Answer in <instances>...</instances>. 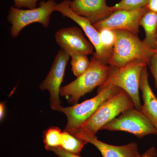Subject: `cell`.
Returning a JSON list of instances; mask_svg holds the SVG:
<instances>
[{
  "label": "cell",
  "instance_id": "6da1fadb",
  "mask_svg": "<svg viewBox=\"0 0 157 157\" xmlns=\"http://www.w3.org/2000/svg\"><path fill=\"white\" fill-rule=\"evenodd\" d=\"M115 42L108 64L121 67L134 60H139L147 65L154 50L141 41L137 35L124 30H113Z\"/></svg>",
  "mask_w": 157,
  "mask_h": 157
},
{
  "label": "cell",
  "instance_id": "7a4b0ae2",
  "mask_svg": "<svg viewBox=\"0 0 157 157\" xmlns=\"http://www.w3.org/2000/svg\"><path fill=\"white\" fill-rule=\"evenodd\" d=\"M87 70L74 81L61 88L60 94L70 104H77L82 96L104 84L109 77L111 67L93 56Z\"/></svg>",
  "mask_w": 157,
  "mask_h": 157
},
{
  "label": "cell",
  "instance_id": "3957f363",
  "mask_svg": "<svg viewBox=\"0 0 157 157\" xmlns=\"http://www.w3.org/2000/svg\"><path fill=\"white\" fill-rule=\"evenodd\" d=\"M146 63L134 60L121 67H111L110 74L105 82L99 86L98 93L111 86H117L128 93L135 104V108L141 110L139 96L141 71Z\"/></svg>",
  "mask_w": 157,
  "mask_h": 157
},
{
  "label": "cell",
  "instance_id": "277c9868",
  "mask_svg": "<svg viewBox=\"0 0 157 157\" xmlns=\"http://www.w3.org/2000/svg\"><path fill=\"white\" fill-rule=\"evenodd\" d=\"M122 90L117 86H111L102 90L95 97L80 104L68 107L61 106L58 111L64 113L67 118L65 131L72 134L81 128L105 101Z\"/></svg>",
  "mask_w": 157,
  "mask_h": 157
},
{
  "label": "cell",
  "instance_id": "5b68a950",
  "mask_svg": "<svg viewBox=\"0 0 157 157\" xmlns=\"http://www.w3.org/2000/svg\"><path fill=\"white\" fill-rule=\"evenodd\" d=\"M57 4L55 0H48L41 1L39 7L34 9L24 10L11 7L7 20L11 25V36L16 38L25 28L34 23L41 24L44 28H48L51 16Z\"/></svg>",
  "mask_w": 157,
  "mask_h": 157
},
{
  "label": "cell",
  "instance_id": "8992f818",
  "mask_svg": "<svg viewBox=\"0 0 157 157\" xmlns=\"http://www.w3.org/2000/svg\"><path fill=\"white\" fill-rule=\"evenodd\" d=\"M133 107H135V104L132 98L122 90L105 101L81 128L96 135L110 121L125 110Z\"/></svg>",
  "mask_w": 157,
  "mask_h": 157
},
{
  "label": "cell",
  "instance_id": "52a82bcc",
  "mask_svg": "<svg viewBox=\"0 0 157 157\" xmlns=\"http://www.w3.org/2000/svg\"><path fill=\"white\" fill-rule=\"evenodd\" d=\"M109 131H122L141 138L147 135H157V128L151 121L135 107L126 109L103 128Z\"/></svg>",
  "mask_w": 157,
  "mask_h": 157
},
{
  "label": "cell",
  "instance_id": "ba28073f",
  "mask_svg": "<svg viewBox=\"0 0 157 157\" xmlns=\"http://www.w3.org/2000/svg\"><path fill=\"white\" fill-rule=\"evenodd\" d=\"M70 0H64L58 4L55 11L60 13L63 17L72 20L81 27L95 49V52L93 53V56L104 64L108 65V62L112 52L107 50L103 45L100 33L93 25L86 18L77 15L70 9Z\"/></svg>",
  "mask_w": 157,
  "mask_h": 157
},
{
  "label": "cell",
  "instance_id": "9c48e42d",
  "mask_svg": "<svg viewBox=\"0 0 157 157\" xmlns=\"http://www.w3.org/2000/svg\"><path fill=\"white\" fill-rule=\"evenodd\" d=\"M70 57V56L63 50H59L49 73L39 86V88L42 90L48 91L50 94L51 107L56 111H58L62 106L59 98L61 85Z\"/></svg>",
  "mask_w": 157,
  "mask_h": 157
},
{
  "label": "cell",
  "instance_id": "30bf717a",
  "mask_svg": "<svg viewBox=\"0 0 157 157\" xmlns=\"http://www.w3.org/2000/svg\"><path fill=\"white\" fill-rule=\"evenodd\" d=\"M148 10L146 6L135 11L117 10L106 19L93 25L98 31L103 29L124 30L137 36L140 19Z\"/></svg>",
  "mask_w": 157,
  "mask_h": 157
},
{
  "label": "cell",
  "instance_id": "8fae6325",
  "mask_svg": "<svg viewBox=\"0 0 157 157\" xmlns=\"http://www.w3.org/2000/svg\"><path fill=\"white\" fill-rule=\"evenodd\" d=\"M57 44L70 56L73 53L88 56L94 53V45L86 39L80 29L76 27L63 28L55 35Z\"/></svg>",
  "mask_w": 157,
  "mask_h": 157
},
{
  "label": "cell",
  "instance_id": "7c38bea8",
  "mask_svg": "<svg viewBox=\"0 0 157 157\" xmlns=\"http://www.w3.org/2000/svg\"><path fill=\"white\" fill-rule=\"evenodd\" d=\"M72 135L93 144L101 152L103 157H140L141 155L135 142L122 146L111 145L99 140L96 135L82 128L76 130Z\"/></svg>",
  "mask_w": 157,
  "mask_h": 157
},
{
  "label": "cell",
  "instance_id": "4fadbf2b",
  "mask_svg": "<svg viewBox=\"0 0 157 157\" xmlns=\"http://www.w3.org/2000/svg\"><path fill=\"white\" fill-rule=\"evenodd\" d=\"M70 7L73 12L86 18L93 25L113 12L106 0H73L70 2Z\"/></svg>",
  "mask_w": 157,
  "mask_h": 157
},
{
  "label": "cell",
  "instance_id": "5bb4252c",
  "mask_svg": "<svg viewBox=\"0 0 157 157\" xmlns=\"http://www.w3.org/2000/svg\"><path fill=\"white\" fill-rule=\"evenodd\" d=\"M147 66L141 71L139 88L142 92L143 104L140 111L148 118L157 128V98L150 86Z\"/></svg>",
  "mask_w": 157,
  "mask_h": 157
},
{
  "label": "cell",
  "instance_id": "9a60e30c",
  "mask_svg": "<svg viewBox=\"0 0 157 157\" xmlns=\"http://www.w3.org/2000/svg\"><path fill=\"white\" fill-rule=\"evenodd\" d=\"M140 25L145 33L144 42L151 49L155 50L157 48V14L148 10L141 17Z\"/></svg>",
  "mask_w": 157,
  "mask_h": 157
},
{
  "label": "cell",
  "instance_id": "2e32d148",
  "mask_svg": "<svg viewBox=\"0 0 157 157\" xmlns=\"http://www.w3.org/2000/svg\"><path fill=\"white\" fill-rule=\"evenodd\" d=\"M87 143L85 140H82L71 133L64 131L62 134L60 147L69 152L79 155L82 150Z\"/></svg>",
  "mask_w": 157,
  "mask_h": 157
},
{
  "label": "cell",
  "instance_id": "e0dca14e",
  "mask_svg": "<svg viewBox=\"0 0 157 157\" xmlns=\"http://www.w3.org/2000/svg\"><path fill=\"white\" fill-rule=\"evenodd\" d=\"M72 59V70L74 76L79 77L89 67L90 61L87 56L80 53H73L70 56Z\"/></svg>",
  "mask_w": 157,
  "mask_h": 157
},
{
  "label": "cell",
  "instance_id": "ac0fdd59",
  "mask_svg": "<svg viewBox=\"0 0 157 157\" xmlns=\"http://www.w3.org/2000/svg\"><path fill=\"white\" fill-rule=\"evenodd\" d=\"M63 132L58 127H52L45 131L43 142L46 150L51 147H60Z\"/></svg>",
  "mask_w": 157,
  "mask_h": 157
},
{
  "label": "cell",
  "instance_id": "d6986e66",
  "mask_svg": "<svg viewBox=\"0 0 157 157\" xmlns=\"http://www.w3.org/2000/svg\"><path fill=\"white\" fill-rule=\"evenodd\" d=\"M148 2V0H121L115 6L110 7L113 11L120 10L135 11L145 7Z\"/></svg>",
  "mask_w": 157,
  "mask_h": 157
},
{
  "label": "cell",
  "instance_id": "ffe728a7",
  "mask_svg": "<svg viewBox=\"0 0 157 157\" xmlns=\"http://www.w3.org/2000/svg\"><path fill=\"white\" fill-rule=\"evenodd\" d=\"M99 31L101 42L104 47L113 52L115 42V36L113 30L103 29Z\"/></svg>",
  "mask_w": 157,
  "mask_h": 157
},
{
  "label": "cell",
  "instance_id": "44dd1931",
  "mask_svg": "<svg viewBox=\"0 0 157 157\" xmlns=\"http://www.w3.org/2000/svg\"><path fill=\"white\" fill-rule=\"evenodd\" d=\"M14 1V7L18 9L26 8L32 9L37 8V4L39 0H13Z\"/></svg>",
  "mask_w": 157,
  "mask_h": 157
},
{
  "label": "cell",
  "instance_id": "7402d4cb",
  "mask_svg": "<svg viewBox=\"0 0 157 157\" xmlns=\"http://www.w3.org/2000/svg\"><path fill=\"white\" fill-rule=\"evenodd\" d=\"M147 65L149 67L151 72L154 78L155 86L157 89V48L154 50V52Z\"/></svg>",
  "mask_w": 157,
  "mask_h": 157
},
{
  "label": "cell",
  "instance_id": "603a6c76",
  "mask_svg": "<svg viewBox=\"0 0 157 157\" xmlns=\"http://www.w3.org/2000/svg\"><path fill=\"white\" fill-rule=\"evenodd\" d=\"M47 150L53 152L58 157H81L79 155L74 154L66 151L61 147H51Z\"/></svg>",
  "mask_w": 157,
  "mask_h": 157
},
{
  "label": "cell",
  "instance_id": "cb8c5ba5",
  "mask_svg": "<svg viewBox=\"0 0 157 157\" xmlns=\"http://www.w3.org/2000/svg\"><path fill=\"white\" fill-rule=\"evenodd\" d=\"M140 157H157L156 149L154 147H151L141 155Z\"/></svg>",
  "mask_w": 157,
  "mask_h": 157
},
{
  "label": "cell",
  "instance_id": "d4e9b609",
  "mask_svg": "<svg viewBox=\"0 0 157 157\" xmlns=\"http://www.w3.org/2000/svg\"><path fill=\"white\" fill-rule=\"evenodd\" d=\"M146 6L149 11L157 14V0H149Z\"/></svg>",
  "mask_w": 157,
  "mask_h": 157
},
{
  "label": "cell",
  "instance_id": "484cf974",
  "mask_svg": "<svg viewBox=\"0 0 157 157\" xmlns=\"http://www.w3.org/2000/svg\"><path fill=\"white\" fill-rule=\"evenodd\" d=\"M5 113V104L4 103L0 104V119L2 120Z\"/></svg>",
  "mask_w": 157,
  "mask_h": 157
},
{
  "label": "cell",
  "instance_id": "4316f807",
  "mask_svg": "<svg viewBox=\"0 0 157 157\" xmlns=\"http://www.w3.org/2000/svg\"><path fill=\"white\" fill-rule=\"evenodd\" d=\"M148 1H149V0H148Z\"/></svg>",
  "mask_w": 157,
  "mask_h": 157
}]
</instances>
